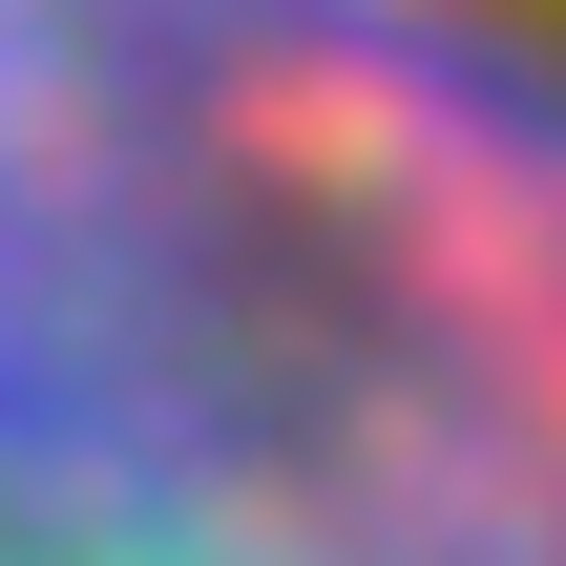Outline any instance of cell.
I'll list each match as a JSON object with an SVG mask.
<instances>
[{
	"mask_svg": "<svg viewBox=\"0 0 566 566\" xmlns=\"http://www.w3.org/2000/svg\"><path fill=\"white\" fill-rule=\"evenodd\" d=\"M0 566H566V0H0Z\"/></svg>",
	"mask_w": 566,
	"mask_h": 566,
	"instance_id": "1",
	"label": "cell"
}]
</instances>
